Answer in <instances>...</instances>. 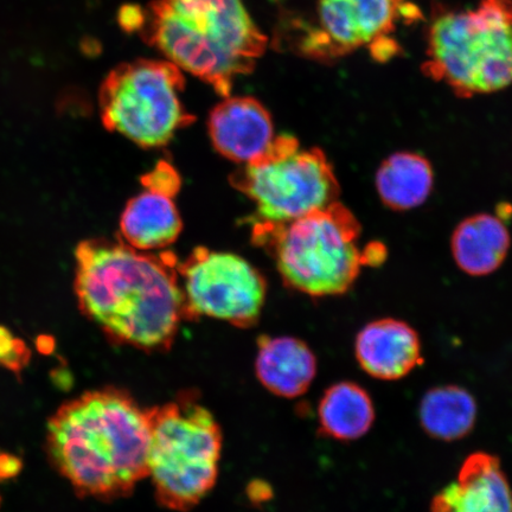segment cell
<instances>
[{
  "mask_svg": "<svg viewBox=\"0 0 512 512\" xmlns=\"http://www.w3.org/2000/svg\"><path fill=\"white\" fill-rule=\"evenodd\" d=\"M75 256L81 310L111 341L149 352L171 348L187 318L174 255L89 240Z\"/></svg>",
  "mask_w": 512,
  "mask_h": 512,
  "instance_id": "cell-1",
  "label": "cell"
},
{
  "mask_svg": "<svg viewBox=\"0 0 512 512\" xmlns=\"http://www.w3.org/2000/svg\"><path fill=\"white\" fill-rule=\"evenodd\" d=\"M150 411L123 389L92 390L48 422V454L76 494L100 501L131 495L149 476Z\"/></svg>",
  "mask_w": 512,
  "mask_h": 512,
  "instance_id": "cell-2",
  "label": "cell"
},
{
  "mask_svg": "<svg viewBox=\"0 0 512 512\" xmlns=\"http://www.w3.org/2000/svg\"><path fill=\"white\" fill-rule=\"evenodd\" d=\"M138 31L168 61L224 98L267 47L243 0H153Z\"/></svg>",
  "mask_w": 512,
  "mask_h": 512,
  "instance_id": "cell-3",
  "label": "cell"
},
{
  "mask_svg": "<svg viewBox=\"0 0 512 512\" xmlns=\"http://www.w3.org/2000/svg\"><path fill=\"white\" fill-rule=\"evenodd\" d=\"M424 68L464 98L512 86V0H479L475 9L435 12Z\"/></svg>",
  "mask_w": 512,
  "mask_h": 512,
  "instance_id": "cell-4",
  "label": "cell"
},
{
  "mask_svg": "<svg viewBox=\"0 0 512 512\" xmlns=\"http://www.w3.org/2000/svg\"><path fill=\"white\" fill-rule=\"evenodd\" d=\"M253 236L270 247L285 283L307 296L348 292L368 265L360 223L339 202Z\"/></svg>",
  "mask_w": 512,
  "mask_h": 512,
  "instance_id": "cell-5",
  "label": "cell"
},
{
  "mask_svg": "<svg viewBox=\"0 0 512 512\" xmlns=\"http://www.w3.org/2000/svg\"><path fill=\"white\" fill-rule=\"evenodd\" d=\"M149 411L147 477L164 508L189 511L213 490L219 477L221 428L191 393Z\"/></svg>",
  "mask_w": 512,
  "mask_h": 512,
  "instance_id": "cell-6",
  "label": "cell"
},
{
  "mask_svg": "<svg viewBox=\"0 0 512 512\" xmlns=\"http://www.w3.org/2000/svg\"><path fill=\"white\" fill-rule=\"evenodd\" d=\"M232 183L254 203L253 235L338 202L339 184L329 159L291 136H277L264 155L242 165Z\"/></svg>",
  "mask_w": 512,
  "mask_h": 512,
  "instance_id": "cell-7",
  "label": "cell"
},
{
  "mask_svg": "<svg viewBox=\"0 0 512 512\" xmlns=\"http://www.w3.org/2000/svg\"><path fill=\"white\" fill-rule=\"evenodd\" d=\"M184 86L182 70L168 60L120 64L101 86L102 123L140 146H164L191 123L181 98Z\"/></svg>",
  "mask_w": 512,
  "mask_h": 512,
  "instance_id": "cell-8",
  "label": "cell"
},
{
  "mask_svg": "<svg viewBox=\"0 0 512 512\" xmlns=\"http://www.w3.org/2000/svg\"><path fill=\"white\" fill-rule=\"evenodd\" d=\"M185 317H210L249 328L266 302L262 275L240 255L198 248L178 265Z\"/></svg>",
  "mask_w": 512,
  "mask_h": 512,
  "instance_id": "cell-9",
  "label": "cell"
},
{
  "mask_svg": "<svg viewBox=\"0 0 512 512\" xmlns=\"http://www.w3.org/2000/svg\"><path fill=\"white\" fill-rule=\"evenodd\" d=\"M399 10L400 0H319L317 24L296 27V49L324 61L374 47L392 34Z\"/></svg>",
  "mask_w": 512,
  "mask_h": 512,
  "instance_id": "cell-10",
  "label": "cell"
},
{
  "mask_svg": "<svg viewBox=\"0 0 512 512\" xmlns=\"http://www.w3.org/2000/svg\"><path fill=\"white\" fill-rule=\"evenodd\" d=\"M208 126L215 149L241 165L264 155L277 138L271 114L249 96H226L211 111Z\"/></svg>",
  "mask_w": 512,
  "mask_h": 512,
  "instance_id": "cell-11",
  "label": "cell"
},
{
  "mask_svg": "<svg viewBox=\"0 0 512 512\" xmlns=\"http://www.w3.org/2000/svg\"><path fill=\"white\" fill-rule=\"evenodd\" d=\"M431 512H512V489L499 459L486 452L467 457L456 482L434 496Z\"/></svg>",
  "mask_w": 512,
  "mask_h": 512,
  "instance_id": "cell-12",
  "label": "cell"
},
{
  "mask_svg": "<svg viewBox=\"0 0 512 512\" xmlns=\"http://www.w3.org/2000/svg\"><path fill=\"white\" fill-rule=\"evenodd\" d=\"M419 335L402 320H375L358 332L355 354L361 368L377 380L403 379L419 367L422 358Z\"/></svg>",
  "mask_w": 512,
  "mask_h": 512,
  "instance_id": "cell-13",
  "label": "cell"
},
{
  "mask_svg": "<svg viewBox=\"0 0 512 512\" xmlns=\"http://www.w3.org/2000/svg\"><path fill=\"white\" fill-rule=\"evenodd\" d=\"M256 376L280 398L294 399L310 388L317 373L315 354L293 337H262L255 362Z\"/></svg>",
  "mask_w": 512,
  "mask_h": 512,
  "instance_id": "cell-14",
  "label": "cell"
},
{
  "mask_svg": "<svg viewBox=\"0 0 512 512\" xmlns=\"http://www.w3.org/2000/svg\"><path fill=\"white\" fill-rule=\"evenodd\" d=\"M124 209L120 230L126 245L138 251L152 252L169 247L182 230L175 195L144 187Z\"/></svg>",
  "mask_w": 512,
  "mask_h": 512,
  "instance_id": "cell-15",
  "label": "cell"
},
{
  "mask_svg": "<svg viewBox=\"0 0 512 512\" xmlns=\"http://www.w3.org/2000/svg\"><path fill=\"white\" fill-rule=\"evenodd\" d=\"M510 245L505 223L489 214L472 216L460 223L451 243L457 266L473 277L489 275L501 267Z\"/></svg>",
  "mask_w": 512,
  "mask_h": 512,
  "instance_id": "cell-16",
  "label": "cell"
},
{
  "mask_svg": "<svg viewBox=\"0 0 512 512\" xmlns=\"http://www.w3.org/2000/svg\"><path fill=\"white\" fill-rule=\"evenodd\" d=\"M320 431L339 441L366 435L375 421V407L369 394L354 382H338L323 395L318 406Z\"/></svg>",
  "mask_w": 512,
  "mask_h": 512,
  "instance_id": "cell-17",
  "label": "cell"
},
{
  "mask_svg": "<svg viewBox=\"0 0 512 512\" xmlns=\"http://www.w3.org/2000/svg\"><path fill=\"white\" fill-rule=\"evenodd\" d=\"M433 169L425 157L414 152H398L381 164L376 174V189L390 209L418 208L430 197Z\"/></svg>",
  "mask_w": 512,
  "mask_h": 512,
  "instance_id": "cell-18",
  "label": "cell"
},
{
  "mask_svg": "<svg viewBox=\"0 0 512 512\" xmlns=\"http://www.w3.org/2000/svg\"><path fill=\"white\" fill-rule=\"evenodd\" d=\"M419 416L422 428L430 437L443 441L459 440L475 427L477 403L462 387H438L422 398Z\"/></svg>",
  "mask_w": 512,
  "mask_h": 512,
  "instance_id": "cell-19",
  "label": "cell"
},
{
  "mask_svg": "<svg viewBox=\"0 0 512 512\" xmlns=\"http://www.w3.org/2000/svg\"><path fill=\"white\" fill-rule=\"evenodd\" d=\"M29 360V352L24 344L12 337L10 332L0 328V364L11 370H21Z\"/></svg>",
  "mask_w": 512,
  "mask_h": 512,
  "instance_id": "cell-20",
  "label": "cell"
},
{
  "mask_svg": "<svg viewBox=\"0 0 512 512\" xmlns=\"http://www.w3.org/2000/svg\"><path fill=\"white\" fill-rule=\"evenodd\" d=\"M179 184H181V181H179L177 172L166 163H160L155 170L143 179L144 187L162 190L172 195H176Z\"/></svg>",
  "mask_w": 512,
  "mask_h": 512,
  "instance_id": "cell-21",
  "label": "cell"
},
{
  "mask_svg": "<svg viewBox=\"0 0 512 512\" xmlns=\"http://www.w3.org/2000/svg\"><path fill=\"white\" fill-rule=\"evenodd\" d=\"M21 467V460L10 456V454L0 452V482L18 475Z\"/></svg>",
  "mask_w": 512,
  "mask_h": 512,
  "instance_id": "cell-22",
  "label": "cell"
}]
</instances>
